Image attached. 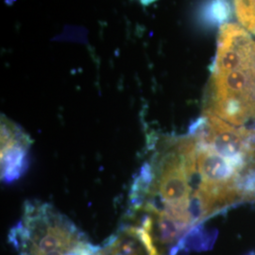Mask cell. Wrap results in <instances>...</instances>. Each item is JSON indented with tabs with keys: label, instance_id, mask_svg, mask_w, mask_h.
<instances>
[{
	"label": "cell",
	"instance_id": "cell-4",
	"mask_svg": "<svg viewBox=\"0 0 255 255\" xmlns=\"http://www.w3.org/2000/svg\"><path fill=\"white\" fill-rule=\"evenodd\" d=\"M235 7L241 25L255 34V0H235Z\"/></svg>",
	"mask_w": 255,
	"mask_h": 255
},
{
	"label": "cell",
	"instance_id": "cell-1",
	"mask_svg": "<svg viewBox=\"0 0 255 255\" xmlns=\"http://www.w3.org/2000/svg\"><path fill=\"white\" fill-rule=\"evenodd\" d=\"M203 113L235 127L255 128V41L237 24L219 29Z\"/></svg>",
	"mask_w": 255,
	"mask_h": 255
},
{
	"label": "cell",
	"instance_id": "cell-3",
	"mask_svg": "<svg viewBox=\"0 0 255 255\" xmlns=\"http://www.w3.org/2000/svg\"><path fill=\"white\" fill-rule=\"evenodd\" d=\"M29 138L5 117L1 120V178L5 182L18 180L27 167Z\"/></svg>",
	"mask_w": 255,
	"mask_h": 255
},
{
	"label": "cell",
	"instance_id": "cell-2",
	"mask_svg": "<svg viewBox=\"0 0 255 255\" xmlns=\"http://www.w3.org/2000/svg\"><path fill=\"white\" fill-rule=\"evenodd\" d=\"M9 238L19 255H99L100 246L90 243L70 219L36 201L24 205Z\"/></svg>",
	"mask_w": 255,
	"mask_h": 255
},
{
	"label": "cell",
	"instance_id": "cell-5",
	"mask_svg": "<svg viewBox=\"0 0 255 255\" xmlns=\"http://www.w3.org/2000/svg\"></svg>",
	"mask_w": 255,
	"mask_h": 255
}]
</instances>
